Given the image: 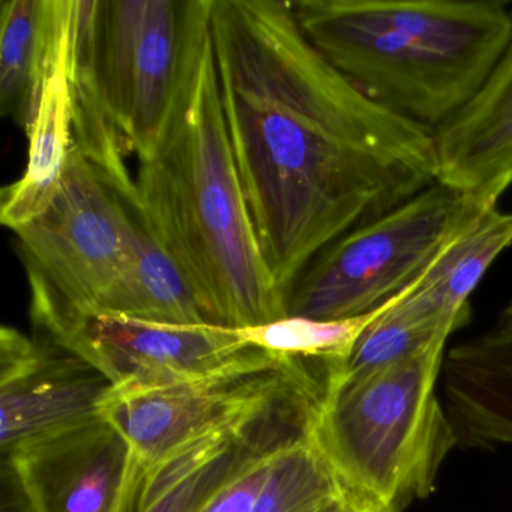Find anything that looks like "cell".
<instances>
[{"label": "cell", "mask_w": 512, "mask_h": 512, "mask_svg": "<svg viewBox=\"0 0 512 512\" xmlns=\"http://www.w3.org/2000/svg\"><path fill=\"white\" fill-rule=\"evenodd\" d=\"M328 382L325 365L290 361L161 388H113L101 415L127 440L133 460L151 469L196 440L244 424L293 389H326Z\"/></svg>", "instance_id": "obj_9"}, {"label": "cell", "mask_w": 512, "mask_h": 512, "mask_svg": "<svg viewBox=\"0 0 512 512\" xmlns=\"http://www.w3.org/2000/svg\"><path fill=\"white\" fill-rule=\"evenodd\" d=\"M442 377L457 446H512V301L487 331L449 350Z\"/></svg>", "instance_id": "obj_13"}, {"label": "cell", "mask_w": 512, "mask_h": 512, "mask_svg": "<svg viewBox=\"0 0 512 512\" xmlns=\"http://www.w3.org/2000/svg\"><path fill=\"white\" fill-rule=\"evenodd\" d=\"M2 460L16 467L35 512H115L131 451L124 436L101 418Z\"/></svg>", "instance_id": "obj_11"}, {"label": "cell", "mask_w": 512, "mask_h": 512, "mask_svg": "<svg viewBox=\"0 0 512 512\" xmlns=\"http://www.w3.org/2000/svg\"><path fill=\"white\" fill-rule=\"evenodd\" d=\"M2 512H35L19 472L7 460H2Z\"/></svg>", "instance_id": "obj_23"}, {"label": "cell", "mask_w": 512, "mask_h": 512, "mask_svg": "<svg viewBox=\"0 0 512 512\" xmlns=\"http://www.w3.org/2000/svg\"><path fill=\"white\" fill-rule=\"evenodd\" d=\"M211 31L245 202L286 293L332 242L436 182L434 133L338 73L292 2L212 0Z\"/></svg>", "instance_id": "obj_1"}, {"label": "cell", "mask_w": 512, "mask_h": 512, "mask_svg": "<svg viewBox=\"0 0 512 512\" xmlns=\"http://www.w3.org/2000/svg\"><path fill=\"white\" fill-rule=\"evenodd\" d=\"M292 7L311 44L359 92L433 133L475 97L512 28L502 0H299Z\"/></svg>", "instance_id": "obj_3"}, {"label": "cell", "mask_w": 512, "mask_h": 512, "mask_svg": "<svg viewBox=\"0 0 512 512\" xmlns=\"http://www.w3.org/2000/svg\"><path fill=\"white\" fill-rule=\"evenodd\" d=\"M436 182L496 208L512 185V28L475 97L434 131Z\"/></svg>", "instance_id": "obj_12"}, {"label": "cell", "mask_w": 512, "mask_h": 512, "mask_svg": "<svg viewBox=\"0 0 512 512\" xmlns=\"http://www.w3.org/2000/svg\"><path fill=\"white\" fill-rule=\"evenodd\" d=\"M490 209L434 182L314 257L286 292V316L341 320L379 310Z\"/></svg>", "instance_id": "obj_5"}, {"label": "cell", "mask_w": 512, "mask_h": 512, "mask_svg": "<svg viewBox=\"0 0 512 512\" xmlns=\"http://www.w3.org/2000/svg\"><path fill=\"white\" fill-rule=\"evenodd\" d=\"M68 0H8L0 13V109L28 134L64 47Z\"/></svg>", "instance_id": "obj_17"}, {"label": "cell", "mask_w": 512, "mask_h": 512, "mask_svg": "<svg viewBox=\"0 0 512 512\" xmlns=\"http://www.w3.org/2000/svg\"><path fill=\"white\" fill-rule=\"evenodd\" d=\"M320 398L307 388L293 389L269 404L245 425L226 452L184 481L139 506L145 470L131 457L121 500L115 512H200L233 478L266 455L311 439Z\"/></svg>", "instance_id": "obj_14"}, {"label": "cell", "mask_w": 512, "mask_h": 512, "mask_svg": "<svg viewBox=\"0 0 512 512\" xmlns=\"http://www.w3.org/2000/svg\"><path fill=\"white\" fill-rule=\"evenodd\" d=\"M344 490L311 439L284 449L253 512H316Z\"/></svg>", "instance_id": "obj_21"}, {"label": "cell", "mask_w": 512, "mask_h": 512, "mask_svg": "<svg viewBox=\"0 0 512 512\" xmlns=\"http://www.w3.org/2000/svg\"><path fill=\"white\" fill-rule=\"evenodd\" d=\"M26 271L35 335L94 365L113 388H161L281 364L265 350L245 344L233 328L82 313L59 298L37 272Z\"/></svg>", "instance_id": "obj_6"}, {"label": "cell", "mask_w": 512, "mask_h": 512, "mask_svg": "<svg viewBox=\"0 0 512 512\" xmlns=\"http://www.w3.org/2000/svg\"><path fill=\"white\" fill-rule=\"evenodd\" d=\"M139 205L77 149L49 208L16 230L26 268L68 305L94 313L133 256Z\"/></svg>", "instance_id": "obj_8"}, {"label": "cell", "mask_w": 512, "mask_h": 512, "mask_svg": "<svg viewBox=\"0 0 512 512\" xmlns=\"http://www.w3.org/2000/svg\"><path fill=\"white\" fill-rule=\"evenodd\" d=\"M113 383L47 338L0 329V449L13 455L103 418Z\"/></svg>", "instance_id": "obj_10"}, {"label": "cell", "mask_w": 512, "mask_h": 512, "mask_svg": "<svg viewBox=\"0 0 512 512\" xmlns=\"http://www.w3.org/2000/svg\"><path fill=\"white\" fill-rule=\"evenodd\" d=\"M89 314H118L176 325L209 323L184 272L145 223L130 262L97 310Z\"/></svg>", "instance_id": "obj_19"}, {"label": "cell", "mask_w": 512, "mask_h": 512, "mask_svg": "<svg viewBox=\"0 0 512 512\" xmlns=\"http://www.w3.org/2000/svg\"><path fill=\"white\" fill-rule=\"evenodd\" d=\"M281 452L266 455L251 464L224 485L200 512H253Z\"/></svg>", "instance_id": "obj_22"}, {"label": "cell", "mask_w": 512, "mask_h": 512, "mask_svg": "<svg viewBox=\"0 0 512 512\" xmlns=\"http://www.w3.org/2000/svg\"><path fill=\"white\" fill-rule=\"evenodd\" d=\"M212 0H98L101 86L128 154L160 148Z\"/></svg>", "instance_id": "obj_7"}, {"label": "cell", "mask_w": 512, "mask_h": 512, "mask_svg": "<svg viewBox=\"0 0 512 512\" xmlns=\"http://www.w3.org/2000/svg\"><path fill=\"white\" fill-rule=\"evenodd\" d=\"M65 41L67 28L61 55L44 83L34 125L26 134L28 166L19 181L2 191L0 221L13 232L40 217L55 200L73 151V97L65 70Z\"/></svg>", "instance_id": "obj_18"}, {"label": "cell", "mask_w": 512, "mask_h": 512, "mask_svg": "<svg viewBox=\"0 0 512 512\" xmlns=\"http://www.w3.org/2000/svg\"><path fill=\"white\" fill-rule=\"evenodd\" d=\"M97 17L98 0H70L65 70L73 97V148L125 196L139 203L136 181L125 164L127 146L110 112L98 74Z\"/></svg>", "instance_id": "obj_16"}, {"label": "cell", "mask_w": 512, "mask_h": 512, "mask_svg": "<svg viewBox=\"0 0 512 512\" xmlns=\"http://www.w3.org/2000/svg\"><path fill=\"white\" fill-rule=\"evenodd\" d=\"M511 245L512 212L491 208L442 251L389 311L412 328L449 337L469 322L470 295Z\"/></svg>", "instance_id": "obj_15"}, {"label": "cell", "mask_w": 512, "mask_h": 512, "mask_svg": "<svg viewBox=\"0 0 512 512\" xmlns=\"http://www.w3.org/2000/svg\"><path fill=\"white\" fill-rule=\"evenodd\" d=\"M403 296L373 313L341 320L286 316L263 325L235 329L248 346L265 350L278 362L302 361L344 367L362 332Z\"/></svg>", "instance_id": "obj_20"}, {"label": "cell", "mask_w": 512, "mask_h": 512, "mask_svg": "<svg viewBox=\"0 0 512 512\" xmlns=\"http://www.w3.org/2000/svg\"><path fill=\"white\" fill-rule=\"evenodd\" d=\"M136 191L143 223L178 263L211 325L248 328L286 317V293L260 250L227 134L211 10L197 28L160 148L139 163Z\"/></svg>", "instance_id": "obj_2"}, {"label": "cell", "mask_w": 512, "mask_h": 512, "mask_svg": "<svg viewBox=\"0 0 512 512\" xmlns=\"http://www.w3.org/2000/svg\"><path fill=\"white\" fill-rule=\"evenodd\" d=\"M316 512H382L367 500L350 493L346 488L323 503Z\"/></svg>", "instance_id": "obj_24"}, {"label": "cell", "mask_w": 512, "mask_h": 512, "mask_svg": "<svg viewBox=\"0 0 512 512\" xmlns=\"http://www.w3.org/2000/svg\"><path fill=\"white\" fill-rule=\"evenodd\" d=\"M446 341L329 380L311 442L344 488L382 512H401L436 490L457 446L436 385Z\"/></svg>", "instance_id": "obj_4"}]
</instances>
